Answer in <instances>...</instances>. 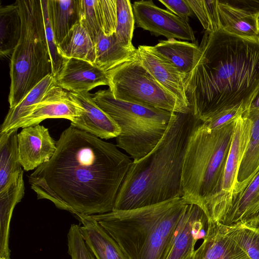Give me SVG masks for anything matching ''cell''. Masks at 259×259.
<instances>
[{"instance_id": "6da1fadb", "label": "cell", "mask_w": 259, "mask_h": 259, "mask_svg": "<svg viewBox=\"0 0 259 259\" xmlns=\"http://www.w3.org/2000/svg\"><path fill=\"white\" fill-rule=\"evenodd\" d=\"M53 157L30 174L38 199L77 214L113 210L133 162L117 146L72 125L60 135Z\"/></svg>"}, {"instance_id": "7a4b0ae2", "label": "cell", "mask_w": 259, "mask_h": 259, "mask_svg": "<svg viewBox=\"0 0 259 259\" xmlns=\"http://www.w3.org/2000/svg\"><path fill=\"white\" fill-rule=\"evenodd\" d=\"M200 57L185 80L190 111L204 122L232 110L247 113L259 96V36L222 28L205 31Z\"/></svg>"}, {"instance_id": "3957f363", "label": "cell", "mask_w": 259, "mask_h": 259, "mask_svg": "<svg viewBox=\"0 0 259 259\" xmlns=\"http://www.w3.org/2000/svg\"><path fill=\"white\" fill-rule=\"evenodd\" d=\"M198 120L191 111L172 113L167 129L156 146L138 161H133L113 210L136 209L183 197L184 157Z\"/></svg>"}, {"instance_id": "277c9868", "label": "cell", "mask_w": 259, "mask_h": 259, "mask_svg": "<svg viewBox=\"0 0 259 259\" xmlns=\"http://www.w3.org/2000/svg\"><path fill=\"white\" fill-rule=\"evenodd\" d=\"M189 203L183 197L136 209L92 215L130 259H166Z\"/></svg>"}, {"instance_id": "5b68a950", "label": "cell", "mask_w": 259, "mask_h": 259, "mask_svg": "<svg viewBox=\"0 0 259 259\" xmlns=\"http://www.w3.org/2000/svg\"><path fill=\"white\" fill-rule=\"evenodd\" d=\"M236 120L211 130L199 119L190 137L183 167V197L203 210L220 192Z\"/></svg>"}, {"instance_id": "8992f818", "label": "cell", "mask_w": 259, "mask_h": 259, "mask_svg": "<svg viewBox=\"0 0 259 259\" xmlns=\"http://www.w3.org/2000/svg\"><path fill=\"white\" fill-rule=\"evenodd\" d=\"M16 1L22 28L10 57V108L17 105L46 76L52 75L41 1Z\"/></svg>"}, {"instance_id": "52a82bcc", "label": "cell", "mask_w": 259, "mask_h": 259, "mask_svg": "<svg viewBox=\"0 0 259 259\" xmlns=\"http://www.w3.org/2000/svg\"><path fill=\"white\" fill-rule=\"evenodd\" d=\"M96 104L119 126L116 146L137 161L156 146L173 112L115 99L109 89L93 95Z\"/></svg>"}, {"instance_id": "ba28073f", "label": "cell", "mask_w": 259, "mask_h": 259, "mask_svg": "<svg viewBox=\"0 0 259 259\" xmlns=\"http://www.w3.org/2000/svg\"><path fill=\"white\" fill-rule=\"evenodd\" d=\"M106 73L109 89L116 99L174 113L190 111V108L154 78L142 64L138 54L135 59L122 63Z\"/></svg>"}, {"instance_id": "9c48e42d", "label": "cell", "mask_w": 259, "mask_h": 259, "mask_svg": "<svg viewBox=\"0 0 259 259\" xmlns=\"http://www.w3.org/2000/svg\"><path fill=\"white\" fill-rule=\"evenodd\" d=\"M251 125V120L245 115L236 120L220 192L203 210L209 220L221 223L236 195L238 173L250 139Z\"/></svg>"}, {"instance_id": "30bf717a", "label": "cell", "mask_w": 259, "mask_h": 259, "mask_svg": "<svg viewBox=\"0 0 259 259\" xmlns=\"http://www.w3.org/2000/svg\"><path fill=\"white\" fill-rule=\"evenodd\" d=\"M133 12L137 26L156 36L194 41L193 30L187 22L171 13L157 7L152 1L135 2Z\"/></svg>"}, {"instance_id": "8fae6325", "label": "cell", "mask_w": 259, "mask_h": 259, "mask_svg": "<svg viewBox=\"0 0 259 259\" xmlns=\"http://www.w3.org/2000/svg\"><path fill=\"white\" fill-rule=\"evenodd\" d=\"M83 111L69 92L57 84L28 115L19 120L12 130L38 124L49 118H64L72 121L79 117Z\"/></svg>"}, {"instance_id": "7c38bea8", "label": "cell", "mask_w": 259, "mask_h": 259, "mask_svg": "<svg viewBox=\"0 0 259 259\" xmlns=\"http://www.w3.org/2000/svg\"><path fill=\"white\" fill-rule=\"evenodd\" d=\"M17 140L20 162L25 171L48 162L57 149L48 128L40 124L23 128Z\"/></svg>"}, {"instance_id": "4fadbf2b", "label": "cell", "mask_w": 259, "mask_h": 259, "mask_svg": "<svg viewBox=\"0 0 259 259\" xmlns=\"http://www.w3.org/2000/svg\"><path fill=\"white\" fill-rule=\"evenodd\" d=\"M208 219L197 205L189 204L176 230L166 259H183L195 250L199 239H203Z\"/></svg>"}, {"instance_id": "5bb4252c", "label": "cell", "mask_w": 259, "mask_h": 259, "mask_svg": "<svg viewBox=\"0 0 259 259\" xmlns=\"http://www.w3.org/2000/svg\"><path fill=\"white\" fill-rule=\"evenodd\" d=\"M55 78L58 86L69 92H89L97 87L109 85L105 71L90 62L75 58H65Z\"/></svg>"}, {"instance_id": "9a60e30c", "label": "cell", "mask_w": 259, "mask_h": 259, "mask_svg": "<svg viewBox=\"0 0 259 259\" xmlns=\"http://www.w3.org/2000/svg\"><path fill=\"white\" fill-rule=\"evenodd\" d=\"M137 50L140 60L154 78L184 105L190 108L185 92L187 75L181 72L162 57L153 46H139Z\"/></svg>"}, {"instance_id": "2e32d148", "label": "cell", "mask_w": 259, "mask_h": 259, "mask_svg": "<svg viewBox=\"0 0 259 259\" xmlns=\"http://www.w3.org/2000/svg\"><path fill=\"white\" fill-rule=\"evenodd\" d=\"M69 94L83 109L79 117L71 121V125L101 139L116 138L120 134L119 126L96 104L93 95L88 92Z\"/></svg>"}, {"instance_id": "e0dca14e", "label": "cell", "mask_w": 259, "mask_h": 259, "mask_svg": "<svg viewBox=\"0 0 259 259\" xmlns=\"http://www.w3.org/2000/svg\"><path fill=\"white\" fill-rule=\"evenodd\" d=\"M79 23L94 44L101 34L111 35L115 33L116 0H79Z\"/></svg>"}, {"instance_id": "ac0fdd59", "label": "cell", "mask_w": 259, "mask_h": 259, "mask_svg": "<svg viewBox=\"0 0 259 259\" xmlns=\"http://www.w3.org/2000/svg\"><path fill=\"white\" fill-rule=\"evenodd\" d=\"M86 244L96 259H130L117 242L92 215H75Z\"/></svg>"}, {"instance_id": "d6986e66", "label": "cell", "mask_w": 259, "mask_h": 259, "mask_svg": "<svg viewBox=\"0 0 259 259\" xmlns=\"http://www.w3.org/2000/svg\"><path fill=\"white\" fill-rule=\"evenodd\" d=\"M203 242L196 249L197 259H250L226 233L225 226L208 220Z\"/></svg>"}, {"instance_id": "ffe728a7", "label": "cell", "mask_w": 259, "mask_h": 259, "mask_svg": "<svg viewBox=\"0 0 259 259\" xmlns=\"http://www.w3.org/2000/svg\"><path fill=\"white\" fill-rule=\"evenodd\" d=\"M222 28L229 33L245 37L259 36V10H250L218 1Z\"/></svg>"}, {"instance_id": "44dd1931", "label": "cell", "mask_w": 259, "mask_h": 259, "mask_svg": "<svg viewBox=\"0 0 259 259\" xmlns=\"http://www.w3.org/2000/svg\"><path fill=\"white\" fill-rule=\"evenodd\" d=\"M23 171L5 189L0 191V257L10 259V226L13 210L24 195Z\"/></svg>"}, {"instance_id": "7402d4cb", "label": "cell", "mask_w": 259, "mask_h": 259, "mask_svg": "<svg viewBox=\"0 0 259 259\" xmlns=\"http://www.w3.org/2000/svg\"><path fill=\"white\" fill-rule=\"evenodd\" d=\"M153 48L162 57L186 75L195 67L201 54L196 44L175 38L160 40Z\"/></svg>"}, {"instance_id": "603a6c76", "label": "cell", "mask_w": 259, "mask_h": 259, "mask_svg": "<svg viewBox=\"0 0 259 259\" xmlns=\"http://www.w3.org/2000/svg\"><path fill=\"white\" fill-rule=\"evenodd\" d=\"M259 212V168L233 199L221 224L229 226Z\"/></svg>"}, {"instance_id": "cb8c5ba5", "label": "cell", "mask_w": 259, "mask_h": 259, "mask_svg": "<svg viewBox=\"0 0 259 259\" xmlns=\"http://www.w3.org/2000/svg\"><path fill=\"white\" fill-rule=\"evenodd\" d=\"M48 9L58 45L79 22V0H48Z\"/></svg>"}, {"instance_id": "d4e9b609", "label": "cell", "mask_w": 259, "mask_h": 259, "mask_svg": "<svg viewBox=\"0 0 259 259\" xmlns=\"http://www.w3.org/2000/svg\"><path fill=\"white\" fill-rule=\"evenodd\" d=\"M95 65L106 72L125 62L135 59L138 54L135 47L129 48L118 42L115 33L100 34L95 42Z\"/></svg>"}, {"instance_id": "484cf974", "label": "cell", "mask_w": 259, "mask_h": 259, "mask_svg": "<svg viewBox=\"0 0 259 259\" xmlns=\"http://www.w3.org/2000/svg\"><path fill=\"white\" fill-rule=\"evenodd\" d=\"M244 114L251 120L252 125L250 139L238 173L235 196L245 187L259 168V108L250 109Z\"/></svg>"}, {"instance_id": "4316f807", "label": "cell", "mask_w": 259, "mask_h": 259, "mask_svg": "<svg viewBox=\"0 0 259 259\" xmlns=\"http://www.w3.org/2000/svg\"><path fill=\"white\" fill-rule=\"evenodd\" d=\"M17 131L0 133V191L9 186L23 171L19 159Z\"/></svg>"}, {"instance_id": "83f0119b", "label": "cell", "mask_w": 259, "mask_h": 259, "mask_svg": "<svg viewBox=\"0 0 259 259\" xmlns=\"http://www.w3.org/2000/svg\"><path fill=\"white\" fill-rule=\"evenodd\" d=\"M60 55L64 58L83 60L95 64V45L90 35L78 23L57 45Z\"/></svg>"}, {"instance_id": "f1b7e54d", "label": "cell", "mask_w": 259, "mask_h": 259, "mask_svg": "<svg viewBox=\"0 0 259 259\" xmlns=\"http://www.w3.org/2000/svg\"><path fill=\"white\" fill-rule=\"evenodd\" d=\"M56 85L55 78L52 74L40 81L17 105L10 108L1 126L0 133L11 131L19 120L28 115Z\"/></svg>"}, {"instance_id": "f546056e", "label": "cell", "mask_w": 259, "mask_h": 259, "mask_svg": "<svg viewBox=\"0 0 259 259\" xmlns=\"http://www.w3.org/2000/svg\"><path fill=\"white\" fill-rule=\"evenodd\" d=\"M225 230L250 259H259V212L241 221L225 226Z\"/></svg>"}, {"instance_id": "4dcf8cb0", "label": "cell", "mask_w": 259, "mask_h": 259, "mask_svg": "<svg viewBox=\"0 0 259 259\" xmlns=\"http://www.w3.org/2000/svg\"><path fill=\"white\" fill-rule=\"evenodd\" d=\"M22 22L17 1L0 8V55H11L21 34Z\"/></svg>"}, {"instance_id": "1f68e13d", "label": "cell", "mask_w": 259, "mask_h": 259, "mask_svg": "<svg viewBox=\"0 0 259 259\" xmlns=\"http://www.w3.org/2000/svg\"><path fill=\"white\" fill-rule=\"evenodd\" d=\"M117 24L115 35L122 46L133 48L132 44L135 20L133 6L129 0H116Z\"/></svg>"}, {"instance_id": "d6a6232c", "label": "cell", "mask_w": 259, "mask_h": 259, "mask_svg": "<svg viewBox=\"0 0 259 259\" xmlns=\"http://www.w3.org/2000/svg\"><path fill=\"white\" fill-rule=\"evenodd\" d=\"M187 1L205 31L212 32L222 28L218 11V1Z\"/></svg>"}, {"instance_id": "836d02e7", "label": "cell", "mask_w": 259, "mask_h": 259, "mask_svg": "<svg viewBox=\"0 0 259 259\" xmlns=\"http://www.w3.org/2000/svg\"><path fill=\"white\" fill-rule=\"evenodd\" d=\"M40 1L44 16L46 40L52 63V74L55 77L62 67L65 58L60 55L58 50L57 44L50 21L48 0H40Z\"/></svg>"}, {"instance_id": "e575fe53", "label": "cell", "mask_w": 259, "mask_h": 259, "mask_svg": "<svg viewBox=\"0 0 259 259\" xmlns=\"http://www.w3.org/2000/svg\"><path fill=\"white\" fill-rule=\"evenodd\" d=\"M67 246L71 259H96L83 239L80 225H71L67 234Z\"/></svg>"}, {"instance_id": "d590c367", "label": "cell", "mask_w": 259, "mask_h": 259, "mask_svg": "<svg viewBox=\"0 0 259 259\" xmlns=\"http://www.w3.org/2000/svg\"><path fill=\"white\" fill-rule=\"evenodd\" d=\"M159 2L170 12L187 22L189 17L194 14L187 0H159Z\"/></svg>"}, {"instance_id": "8d00e7d4", "label": "cell", "mask_w": 259, "mask_h": 259, "mask_svg": "<svg viewBox=\"0 0 259 259\" xmlns=\"http://www.w3.org/2000/svg\"><path fill=\"white\" fill-rule=\"evenodd\" d=\"M183 259H197L196 250H195L194 251L187 255Z\"/></svg>"}, {"instance_id": "74e56055", "label": "cell", "mask_w": 259, "mask_h": 259, "mask_svg": "<svg viewBox=\"0 0 259 259\" xmlns=\"http://www.w3.org/2000/svg\"><path fill=\"white\" fill-rule=\"evenodd\" d=\"M259 108V96L254 101L253 103L252 104L250 109H257Z\"/></svg>"}, {"instance_id": "f35d334b", "label": "cell", "mask_w": 259, "mask_h": 259, "mask_svg": "<svg viewBox=\"0 0 259 259\" xmlns=\"http://www.w3.org/2000/svg\"><path fill=\"white\" fill-rule=\"evenodd\" d=\"M0 259H6V258L4 257H0Z\"/></svg>"}]
</instances>
